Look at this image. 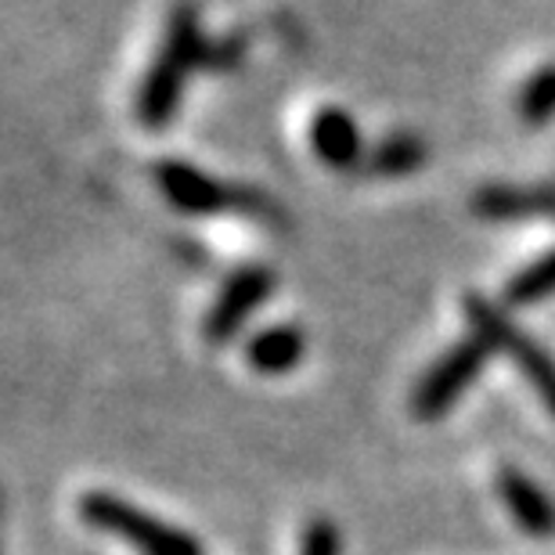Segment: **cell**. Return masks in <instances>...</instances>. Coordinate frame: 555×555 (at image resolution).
<instances>
[{
  "label": "cell",
  "mask_w": 555,
  "mask_h": 555,
  "mask_svg": "<svg viewBox=\"0 0 555 555\" xmlns=\"http://www.w3.org/2000/svg\"><path fill=\"white\" fill-rule=\"evenodd\" d=\"M209 43L203 26H198V11L192 0H177L166 15V29L159 40V51L149 65V73L141 76L134 113L141 127L163 130L170 127L177 113H181L184 87L192 80L198 65H209Z\"/></svg>",
  "instance_id": "6da1fadb"
},
{
  "label": "cell",
  "mask_w": 555,
  "mask_h": 555,
  "mask_svg": "<svg viewBox=\"0 0 555 555\" xmlns=\"http://www.w3.org/2000/svg\"><path fill=\"white\" fill-rule=\"evenodd\" d=\"M155 184L166 195V203L177 206L188 217H249V220H268V224H282V214L268 195L249 192V188L224 184L206 170H198L192 163L181 159H163L155 163Z\"/></svg>",
  "instance_id": "7a4b0ae2"
},
{
  "label": "cell",
  "mask_w": 555,
  "mask_h": 555,
  "mask_svg": "<svg viewBox=\"0 0 555 555\" xmlns=\"http://www.w3.org/2000/svg\"><path fill=\"white\" fill-rule=\"evenodd\" d=\"M465 318H469L473 336H480L487 343V350L502 353L524 372V379L530 383V390L538 393V401L548 408V415H555V358L541 347V343L516 325L502 307L491 304L480 293L465 296Z\"/></svg>",
  "instance_id": "3957f363"
},
{
  "label": "cell",
  "mask_w": 555,
  "mask_h": 555,
  "mask_svg": "<svg viewBox=\"0 0 555 555\" xmlns=\"http://www.w3.org/2000/svg\"><path fill=\"white\" fill-rule=\"evenodd\" d=\"M80 519L91 524L102 534H113L119 541H127L138 555H203V545L184 534L181 527H170L163 519H155L149 513H141L138 505H130L127 498L91 491L80 498Z\"/></svg>",
  "instance_id": "277c9868"
},
{
  "label": "cell",
  "mask_w": 555,
  "mask_h": 555,
  "mask_svg": "<svg viewBox=\"0 0 555 555\" xmlns=\"http://www.w3.org/2000/svg\"><path fill=\"white\" fill-rule=\"evenodd\" d=\"M487 358H491V350H487V343L480 336L459 339L454 347H448L418 379L412 393V412L422 422L443 418L454 408V401L480 379Z\"/></svg>",
  "instance_id": "5b68a950"
},
{
  "label": "cell",
  "mask_w": 555,
  "mask_h": 555,
  "mask_svg": "<svg viewBox=\"0 0 555 555\" xmlns=\"http://www.w3.org/2000/svg\"><path fill=\"white\" fill-rule=\"evenodd\" d=\"M274 293V271L263 263H246L220 285V293L209 307V314L203 321V336L220 347L238 336V328L268 304V296Z\"/></svg>",
  "instance_id": "8992f818"
},
{
  "label": "cell",
  "mask_w": 555,
  "mask_h": 555,
  "mask_svg": "<svg viewBox=\"0 0 555 555\" xmlns=\"http://www.w3.org/2000/svg\"><path fill=\"white\" fill-rule=\"evenodd\" d=\"M473 214L494 224L516 220H555V181L552 184H483L473 195Z\"/></svg>",
  "instance_id": "52a82bcc"
},
{
  "label": "cell",
  "mask_w": 555,
  "mask_h": 555,
  "mask_svg": "<svg viewBox=\"0 0 555 555\" xmlns=\"http://www.w3.org/2000/svg\"><path fill=\"white\" fill-rule=\"evenodd\" d=\"M498 494L508 508V516L527 530L530 538H555V502L545 487H538L527 473L502 469L498 473Z\"/></svg>",
  "instance_id": "ba28073f"
},
{
  "label": "cell",
  "mask_w": 555,
  "mask_h": 555,
  "mask_svg": "<svg viewBox=\"0 0 555 555\" xmlns=\"http://www.w3.org/2000/svg\"><path fill=\"white\" fill-rule=\"evenodd\" d=\"M310 149L332 170H347L361 159V130L347 108L328 105L310 119Z\"/></svg>",
  "instance_id": "9c48e42d"
},
{
  "label": "cell",
  "mask_w": 555,
  "mask_h": 555,
  "mask_svg": "<svg viewBox=\"0 0 555 555\" xmlns=\"http://www.w3.org/2000/svg\"><path fill=\"white\" fill-rule=\"evenodd\" d=\"M304 350H307V336L296 325H271L260 328L246 343V361L260 375H285L304 361Z\"/></svg>",
  "instance_id": "30bf717a"
},
{
  "label": "cell",
  "mask_w": 555,
  "mask_h": 555,
  "mask_svg": "<svg viewBox=\"0 0 555 555\" xmlns=\"http://www.w3.org/2000/svg\"><path fill=\"white\" fill-rule=\"evenodd\" d=\"M422 163H426V144H422V138L408 134V130L386 134L369 155V170L379 177H408V173H415Z\"/></svg>",
  "instance_id": "8fae6325"
},
{
  "label": "cell",
  "mask_w": 555,
  "mask_h": 555,
  "mask_svg": "<svg viewBox=\"0 0 555 555\" xmlns=\"http://www.w3.org/2000/svg\"><path fill=\"white\" fill-rule=\"evenodd\" d=\"M552 293H555V249H548L534 263H527L524 271H516L505 285V299L513 307H534Z\"/></svg>",
  "instance_id": "7c38bea8"
},
{
  "label": "cell",
  "mask_w": 555,
  "mask_h": 555,
  "mask_svg": "<svg viewBox=\"0 0 555 555\" xmlns=\"http://www.w3.org/2000/svg\"><path fill=\"white\" fill-rule=\"evenodd\" d=\"M516 116L527 127H545L555 119V65H541L516 94Z\"/></svg>",
  "instance_id": "4fadbf2b"
},
{
  "label": "cell",
  "mask_w": 555,
  "mask_h": 555,
  "mask_svg": "<svg viewBox=\"0 0 555 555\" xmlns=\"http://www.w3.org/2000/svg\"><path fill=\"white\" fill-rule=\"evenodd\" d=\"M299 555H339V530L332 519H310Z\"/></svg>",
  "instance_id": "5bb4252c"
}]
</instances>
